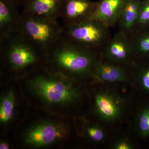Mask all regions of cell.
Listing matches in <instances>:
<instances>
[{
  "instance_id": "21",
  "label": "cell",
  "mask_w": 149,
  "mask_h": 149,
  "mask_svg": "<svg viewBox=\"0 0 149 149\" xmlns=\"http://www.w3.org/2000/svg\"><path fill=\"white\" fill-rule=\"evenodd\" d=\"M113 149H133L135 148V144L128 138H122L116 139L111 145Z\"/></svg>"
},
{
  "instance_id": "11",
  "label": "cell",
  "mask_w": 149,
  "mask_h": 149,
  "mask_svg": "<svg viewBox=\"0 0 149 149\" xmlns=\"http://www.w3.org/2000/svg\"><path fill=\"white\" fill-rule=\"evenodd\" d=\"M125 0H100L96 2L91 18L100 21L108 27L117 24Z\"/></svg>"
},
{
  "instance_id": "14",
  "label": "cell",
  "mask_w": 149,
  "mask_h": 149,
  "mask_svg": "<svg viewBox=\"0 0 149 149\" xmlns=\"http://www.w3.org/2000/svg\"><path fill=\"white\" fill-rule=\"evenodd\" d=\"M20 22L15 10L10 3L6 0H1L0 27L2 36L8 37L17 27L18 28Z\"/></svg>"
},
{
  "instance_id": "4",
  "label": "cell",
  "mask_w": 149,
  "mask_h": 149,
  "mask_svg": "<svg viewBox=\"0 0 149 149\" xmlns=\"http://www.w3.org/2000/svg\"><path fill=\"white\" fill-rule=\"evenodd\" d=\"M22 36L33 46L45 48L58 39L61 30L55 19L25 15L20 20Z\"/></svg>"
},
{
  "instance_id": "5",
  "label": "cell",
  "mask_w": 149,
  "mask_h": 149,
  "mask_svg": "<svg viewBox=\"0 0 149 149\" xmlns=\"http://www.w3.org/2000/svg\"><path fill=\"white\" fill-rule=\"evenodd\" d=\"M100 52L103 58L131 68L137 61L130 37L119 30L110 37Z\"/></svg>"
},
{
  "instance_id": "15",
  "label": "cell",
  "mask_w": 149,
  "mask_h": 149,
  "mask_svg": "<svg viewBox=\"0 0 149 149\" xmlns=\"http://www.w3.org/2000/svg\"><path fill=\"white\" fill-rule=\"evenodd\" d=\"M130 39L136 60L149 59V28L136 30Z\"/></svg>"
},
{
  "instance_id": "3",
  "label": "cell",
  "mask_w": 149,
  "mask_h": 149,
  "mask_svg": "<svg viewBox=\"0 0 149 149\" xmlns=\"http://www.w3.org/2000/svg\"><path fill=\"white\" fill-rule=\"evenodd\" d=\"M33 91L49 103H71L79 98V91L72 83L63 80L40 76L31 82Z\"/></svg>"
},
{
  "instance_id": "22",
  "label": "cell",
  "mask_w": 149,
  "mask_h": 149,
  "mask_svg": "<svg viewBox=\"0 0 149 149\" xmlns=\"http://www.w3.org/2000/svg\"><path fill=\"white\" fill-rule=\"evenodd\" d=\"M9 146L8 144L5 142H2L0 144V149H9Z\"/></svg>"
},
{
  "instance_id": "7",
  "label": "cell",
  "mask_w": 149,
  "mask_h": 149,
  "mask_svg": "<svg viewBox=\"0 0 149 149\" xmlns=\"http://www.w3.org/2000/svg\"><path fill=\"white\" fill-rule=\"evenodd\" d=\"M68 133V128L62 123H42L29 129L25 136V142L31 146H44L64 139Z\"/></svg>"
},
{
  "instance_id": "12",
  "label": "cell",
  "mask_w": 149,
  "mask_h": 149,
  "mask_svg": "<svg viewBox=\"0 0 149 149\" xmlns=\"http://www.w3.org/2000/svg\"><path fill=\"white\" fill-rule=\"evenodd\" d=\"M63 0H27L25 15L55 19Z\"/></svg>"
},
{
  "instance_id": "16",
  "label": "cell",
  "mask_w": 149,
  "mask_h": 149,
  "mask_svg": "<svg viewBox=\"0 0 149 149\" xmlns=\"http://www.w3.org/2000/svg\"><path fill=\"white\" fill-rule=\"evenodd\" d=\"M132 70L133 80L141 93L149 97V59L137 60Z\"/></svg>"
},
{
  "instance_id": "17",
  "label": "cell",
  "mask_w": 149,
  "mask_h": 149,
  "mask_svg": "<svg viewBox=\"0 0 149 149\" xmlns=\"http://www.w3.org/2000/svg\"><path fill=\"white\" fill-rule=\"evenodd\" d=\"M136 128L141 138H149V101L145 103L138 111L136 117Z\"/></svg>"
},
{
  "instance_id": "18",
  "label": "cell",
  "mask_w": 149,
  "mask_h": 149,
  "mask_svg": "<svg viewBox=\"0 0 149 149\" xmlns=\"http://www.w3.org/2000/svg\"><path fill=\"white\" fill-rule=\"evenodd\" d=\"M15 97L12 91H10L3 97L0 107V120L3 123L12 118L14 111Z\"/></svg>"
},
{
  "instance_id": "13",
  "label": "cell",
  "mask_w": 149,
  "mask_h": 149,
  "mask_svg": "<svg viewBox=\"0 0 149 149\" xmlns=\"http://www.w3.org/2000/svg\"><path fill=\"white\" fill-rule=\"evenodd\" d=\"M141 0H125L118 21L119 31L130 37L136 31Z\"/></svg>"
},
{
  "instance_id": "10",
  "label": "cell",
  "mask_w": 149,
  "mask_h": 149,
  "mask_svg": "<svg viewBox=\"0 0 149 149\" xmlns=\"http://www.w3.org/2000/svg\"><path fill=\"white\" fill-rule=\"evenodd\" d=\"M96 5L91 0H63L60 14L69 26L91 18Z\"/></svg>"
},
{
  "instance_id": "1",
  "label": "cell",
  "mask_w": 149,
  "mask_h": 149,
  "mask_svg": "<svg viewBox=\"0 0 149 149\" xmlns=\"http://www.w3.org/2000/svg\"><path fill=\"white\" fill-rule=\"evenodd\" d=\"M56 63L72 75L91 76L101 57L100 52L83 47L68 40L57 48L54 53Z\"/></svg>"
},
{
  "instance_id": "8",
  "label": "cell",
  "mask_w": 149,
  "mask_h": 149,
  "mask_svg": "<svg viewBox=\"0 0 149 149\" xmlns=\"http://www.w3.org/2000/svg\"><path fill=\"white\" fill-rule=\"evenodd\" d=\"M93 77L103 84L125 83L133 80L132 68L101 57L93 70Z\"/></svg>"
},
{
  "instance_id": "9",
  "label": "cell",
  "mask_w": 149,
  "mask_h": 149,
  "mask_svg": "<svg viewBox=\"0 0 149 149\" xmlns=\"http://www.w3.org/2000/svg\"><path fill=\"white\" fill-rule=\"evenodd\" d=\"M35 46L23 36L14 39L9 47V61L15 69L24 68L36 61V54Z\"/></svg>"
},
{
  "instance_id": "20",
  "label": "cell",
  "mask_w": 149,
  "mask_h": 149,
  "mask_svg": "<svg viewBox=\"0 0 149 149\" xmlns=\"http://www.w3.org/2000/svg\"><path fill=\"white\" fill-rule=\"evenodd\" d=\"M149 28V0H141L136 30Z\"/></svg>"
},
{
  "instance_id": "19",
  "label": "cell",
  "mask_w": 149,
  "mask_h": 149,
  "mask_svg": "<svg viewBox=\"0 0 149 149\" xmlns=\"http://www.w3.org/2000/svg\"><path fill=\"white\" fill-rule=\"evenodd\" d=\"M85 133L91 141L97 143H102L107 138V131L103 126L98 124H91L87 125Z\"/></svg>"
},
{
  "instance_id": "2",
  "label": "cell",
  "mask_w": 149,
  "mask_h": 149,
  "mask_svg": "<svg viewBox=\"0 0 149 149\" xmlns=\"http://www.w3.org/2000/svg\"><path fill=\"white\" fill-rule=\"evenodd\" d=\"M68 40L83 47L99 51L109 39V27L89 18L68 26Z\"/></svg>"
},
{
  "instance_id": "6",
  "label": "cell",
  "mask_w": 149,
  "mask_h": 149,
  "mask_svg": "<svg viewBox=\"0 0 149 149\" xmlns=\"http://www.w3.org/2000/svg\"><path fill=\"white\" fill-rule=\"evenodd\" d=\"M94 104L96 113L102 122L111 123L122 117L126 104L122 96L114 91L102 90L95 95Z\"/></svg>"
}]
</instances>
